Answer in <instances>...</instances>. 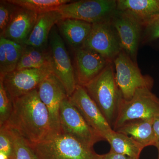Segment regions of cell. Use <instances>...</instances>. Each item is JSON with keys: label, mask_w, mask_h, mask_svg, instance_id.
<instances>
[{"label": "cell", "mask_w": 159, "mask_h": 159, "mask_svg": "<svg viewBox=\"0 0 159 159\" xmlns=\"http://www.w3.org/2000/svg\"><path fill=\"white\" fill-rule=\"evenodd\" d=\"M17 7L8 0L0 1V34L6 29Z\"/></svg>", "instance_id": "cell-26"}, {"label": "cell", "mask_w": 159, "mask_h": 159, "mask_svg": "<svg viewBox=\"0 0 159 159\" xmlns=\"http://www.w3.org/2000/svg\"><path fill=\"white\" fill-rule=\"evenodd\" d=\"M119 38L122 51L135 60L142 26L128 14L118 11L111 18Z\"/></svg>", "instance_id": "cell-13"}, {"label": "cell", "mask_w": 159, "mask_h": 159, "mask_svg": "<svg viewBox=\"0 0 159 159\" xmlns=\"http://www.w3.org/2000/svg\"><path fill=\"white\" fill-rule=\"evenodd\" d=\"M82 48L98 53L110 62L114 60L122 50L111 19L93 24Z\"/></svg>", "instance_id": "cell-9"}, {"label": "cell", "mask_w": 159, "mask_h": 159, "mask_svg": "<svg viewBox=\"0 0 159 159\" xmlns=\"http://www.w3.org/2000/svg\"><path fill=\"white\" fill-rule=\"evenodd\" d=\"M57 28L54 26L49 37L50 65L52 73L62 83L68 97L74 93L77 85L74 68Z\"/></svg>", "instance_id": "cell-6"}, {"label": "cell", "mask_w": 159, "mask_h": 159, "mask_svg": "<svg viewBox=\"0 0 159 159\" xmlns=\"http://www.w3.org/2000/svg\"><path fill=\"white\" fill-rule=\"evenodd\" d=\"M153 128L157 141L159 142V115L154 118Z\"/></svg>", "instance_id": "cell-30"}, {"label": "cell", "mask_w": 159, "mask_h": 159, "mask_svg": "<svg viewBox=\"0 0 159 159\" xmlns=\"http://www.w3.org/2000/svg\"><path fill=\"white\" fill-rule=\"evenodd\" d=\"M16 6L37 13L42 14L57 11L63 5L72 2L70 0H8Z\"/></svg>", "instance_id": "cell-23"}, {"label": "cell", "mask_w": 159, "mask_h": 159, "mask_svg": "<svg viewBox=\"0 0 159 159\" xmlns=\"http://www.w3.org/2000/svg\"><path fill=\"white\" fill-rule=\"evenodd\" d=\"M13 149V141L9 127L6 125L0 126V152L10 157Z\"/></svg>", "instance_id": "cell-27"}, {"label": "cell", "mask_w": 159, "mask_h": 159, "mask_svg": "<svg viewBox=\"0 0 159 159\" xmlns=\"http://www.w3.org/2000/svg\"><path fill=\"white\" fill-rule=\"evenodd\" d=\"M61 133L69 135L89 147L102 140L100 135L92 128L71 102L69 97L63 100L60 109Z\"/></svg>", "instance_id": "cell-8"}, {"label": "cell", "mask_w": 159, "mask_h": 159, "mask_svg": "<svg viewBox=\"0 0 159 159\" xmlns=\"http://www.w3.org/2000/svg\"><path fill=\"white\" fill-rule=\"evenodd\" d=\"M12 101L11 116L5 125L16 131L31 146L51 134L48 111L40 99L37 89Z\"/></svg>", "instance_id": "cell-1"}, {"label": "cell", "mask_w": 159, "mask_h": 159, "mask_svg": "<svg viewBox=\"0 0 159 159\" xmlns=\"http://www.w3.org/2000/svg\"><path fill=\"white\" fill-rule=\"evenodd\" d=\"M84 87L113 128L122 97L111 62Z\"/></svg>", "instance_id": "cell-2"}, {"label": "cell", "mask_w": 159, "mask_h": 159, "mask_svg": "<svg viewBox=\"0 0 159 159\" xmlns=\"http://www.w3.org/2000/svg\"><path fill=\"white\" fill-rule=\"evenodd\" d=\"M37 91L40 99L48 111L51 134L61 133L60 109L63 100L68 97L65 88L51 73L40 84Z\"/></svg>", "instance_id": "cell-10"}, {"label": "cell", "mask_w": 159, "mask_h": 159, "mask_svg": "<svg viewBox=\"0 0 159 159\" xmlns=\"http://www.w3.org/2000/svg\"><path fill=\"white\" fill-rule=\"evenodd\" d=\"M10 157L6 155V154L0 152V159H9Z\"/></svg>", "instance_id": "cell-31"}, {"label": "cell", "mask_w": 159, "mask_h": 159, "mask_svg": "<svg viewBox=\"0 0 159 159\" xmlns=\"http://www.w3.org/2000/svg\"><path fill=\"white\" fill-rule=\"evenodd\" d=\"M51 73V67L15 70L0 79L13 99L37 89L40 84Z\"/></svg>", "instance_id": "cell-11"}, {"label": "cell", "mask_w": 159, "mask_h": 159, "mask_svg": "<svg viewBox=\"0 0 159 159\" xmlns=\"http://www.w3.org/2000/svg\"><path fill=\"white\" fill-rule=\"evenodd\" d=\"M156 147L157 150L158 152V157L157 159H159V142H157L156 144L155 145Z\"/></svg>", "instance_id": "cell-32"}, {"label": "cell", "mask_w": 159, "mask_h": 159, "mask_svg": "<svg viewBox=\"0 0 159 159\" xmlns=\"http://www.w3.org/2000/svg\"><path fill=\"white\" fill-rule=\"evenodd\" d=\"M102 159H135L127 156L114 152L110 151L108 153L101 155Z\"/></svg>", "instance_id": "cell-29"}, {"label": "cell", "mask_w": 159, "mask_h": 159, "mask_svg": "<svg viewBox=\"0 0 159 159\" xmlns=\"http://www.w3.org/2000/svg\"><path fill=\"white\" fill-rule=\"evenodd\" d=\"M31 147L37 159H102L93 147L62 133L51 134Z\"/></svg>", "instance_id": "cell-3"}, {"label": "cell", "mask_w": 159, "mask_h": 159, "mask_svg": "<svg viewBox=\"0 0 159 159\" xmlns=\"http://www.w3.org/2000/svg\"><path fill=\"white\" fill-rule=\"evenodd\" d=\"M114 62L116 82L123 99H131L139 89L152 88L153 79L143 75L136 62L124 51L119 53Z\"/></svg>", "instance_id": "cell-5"}, {"label": "cell", "mask_w": 159, "mask_h": 159, "mask_svg": "<svg viewBox=\"0 0 159 159\" xmlns=\"http://www.w3.org/2000/svg\"><path fill=\"white\" fill-rule=\"evenodd\" d=\"M56 25L66 42L75 50L82 48L93 25L80 20L65 18L60 20Z\"/></svg>", "instance_id": "cell-18"}, {"label": "cell", "mask_w": 159, "mask_h": 159, "mask_svg": "<svg viewBox=\"0 0 159 159\" xmlns=\"http://www.w3.org/2000/svg\"><path fill=\"white\" fill-rule=\"evenodd\" d=\"M117 1L86 0L61 6L58 11L63 19H75L93 24L111 19L117 11Z\"/></svg>", "instance_id": "cell-7"}, {"label": "cell", "mask_w": 159, "mask_h": 159, "mask_svg": "<svg viewBox=\"0 0 159 159\" xmlns=\"http://www.w3.org/2000/svg\"><path fill=\"white\" fill-rule=\"evenodd\" d=\"M105 140L109 143L111 151L135 159H139L145 148L131 137L115 130L106 137Z\"/></svg>", "instance_id": "cell-21"}, {"label": "cell", "mask_w": 159, "mask_h": 159, "mask_svg": "<svg viewBox=\"0 0 159 159\" xmlns=\"http://www.w3.org/2000/svg\"><path fill=\"white\" fill-rule=\"evenodd\" d=\"M74 61L77 84L83 87L97 77L111 62L98 53L83 48L74 50Z\"/></svg>", "instance_id": "cell-14"}, {"label": "cell", "mask_w": 159, "mask_h": 159, "mask_svg": "<svg viewBox=\"0 0 159 159\" xmlns=\"http://www.w3.org/2000/svg\"><path fill=\"white\" fill-rule=\"evenodd\" d=\"M159 115V98L147 88L137 90L129 100L122 98L113 129L116 130L128 121L153 119Z\"/></svg>", "instance_id": "cell-4"}, {"label": "cell", "mask_w": 159, "mask_h": 159, "mask_svg": "<svg viewBox=\"0 0 159 159\" xmlns=\"http://www.w3.org/2000/svg\"><path fill=\"white\" fill-rule=\"evenodd\" d=\"M89 125L105 140L114 130L93 99L82 86L77 84L69 97Z\"/></svg>", "instance_id": "cell-12"}, {"label": "cell", "mask_w": 159, "mask_h": 159, "mask_svg": "<svg viewBox=\"0 0 159 159\" xmlns=\"http://www.w3.org/2000/svg\"><path fill=\"white\" fill-rule=\"evenodd\" d=\"M144 40L152 42L159 39V16L145 27Z\"/></svg>", "instance_id": "cell-28"}, {"label": "cell", "mask_w": 159, "mask_h": 159, "mask_svg": "<svg viewBox=\"0 0 159 159\" xmlns=\"http://www.w3.org/2000/svg\"><path fill=\"white\" fill-rule=\"evenodd\" d=\"M8 127L10 129L13 141V149L9 159H37L30 144L16 131Z\"/></svg>", "instance_id": "cell-24"}, {"label": "cell", "mask_w": 159, "mask_h": 159, "mask_svg": "<svg viewBox=\"0 0 159 159\" xmlns=\"http://www.w3.org/2000/svg\"><path fill=\"white\" fill-rule=\"evenodd\" d=\"M117 10L130 16L145 27L159 16V0H119Z\"/></svg>", "instance_id": "cell-16"}, {"label": "cell", "mask_w": 159, "mask_h": 159, "mask_svg": "<svg viewBox=\"0 0 159 159\" xmlns=\"http://www.w3.org/2000/svg\"><path fill=\"white\" fill-rule=\"evenodd\" d=\"M38 16V14L34 11L18 6L0 37L25 44L35 25Z\"/></svg>", "instance_id": "cell-15"}, {"label": "cell", "mask_w": 159, "mask_h": 159, "mask_svg": "<svg viewBox=\"0 0 159 159\" xmlns=\"http://www.w3.org/2000/svg\"><path fill=\"white\" fill-rule=\"evenodd\" d=\"M26 45L0 38V77L16 70Z\"/></svg>", "instance_id": "cell-20"}, {"label": "cell", "mask_w": 159, "mask_h": 159, "mask_svg": "<svg viewBox=\"0 0 159 159\" xmlns=\"http://www.w3.org/2000/svg\"><path fill=\"white\" fill-rule=\"evenodd\" d=\"M153 119L128 121L116 131L131 137L144 148L155 146L157 141L153 130Z\"/></svg>", "instance_id": "cell-19"}, {"label": "cell", "mask_w": 159, "mask_h": 159, "mask_svg": "<svg viewBox=\"0 0 159 159\" xmlns=\"http://www.w3.org/2000/svg\"><path fill=\"white\" fill-rule=\"evenodd\" d=\"M46 67H51L48 49L26 45L16 70L40 69Z\"/></svg>", "instance_id": "cell-22"}, {"label": "cell", "mask_w": 159, "mask_h": 159, "mask_svg": "<svg viewBox=\"0 0 159 159\" xmlns=\"http://www.w3.org/2000/svg\"><path fill=\"white\" fill-rule=\"evenodd\" d=\"M62 19V15L58 10L38 14L35 25L25 44L46 48L51 30Z\"/></svg>", "instance_id": "cell-17"}, {"label": "cell", "mask_w": 159, "mask_h": 159, "mask_svg": "<svg viewBox=\"0 0 159 159\" xmlns=\"http://www.w3.org/2000/svg\"><path fill=\"white\" fill-rule=\"evenodd\" d=\"M13 109V101L0 79V126L9 121Z\"/></svg>", "instance_id": "cell-25"}]
</instances>
